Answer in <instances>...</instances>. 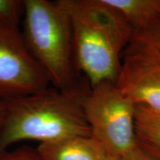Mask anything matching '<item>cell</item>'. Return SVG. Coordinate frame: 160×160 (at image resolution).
Here are the masks:
<instances>
[{
    "label": "cell",
    "mask_w": 160,
    "mask_h": 160,
    "mask_svg": "<svg viewBox=\"0 0 160 160\" xmlns=\"http://www.w3.org/2000/svg\"><path fill=\"white\" fill-rule=\"evenodd\" d=\"M90 88L85 79L68 90L48 87L37 93L6 99L0 151L26 140L46 143L91 136L84 110V100Z\"/></svg>",
    "instance_id": "cell-1"
},
{
    "label": "cell",
    "mask_w": 160,
    "mask_h": 160,
    "mask_svg": "<svg viewBox=\"0 0 160 160\" xmlns=\"http://www.w3.org/2000/svg\"><path fill=\"white\" fill-rule=\"evenodd\" d=\"M71 19L78 70L91 87L117 82L133 30L106 0H62Z\"/></svg>",
    "instance_id": "cell-2"
},
{
    "label": "cell",
    "mask_w": 160,
    "mask_h": 160,
    "mask_svg": "<svg viewBox=\"0 0 160 160\" xmlns=\"http://www.w3.org/2000/svg\"><path fill=\"white\" fill-rule=\"evenodd\" d=\"M21 32L53 87L68 90L85 79L76 63L71 19L62 0H25Z\"/></svg>",
    "instance_id": "cell-3"
},
{
    "label": "cell",
    "mask_w": 160,
    "mask_h": 160,
    "mask_svg": "<svg viewBox=\"0 0 160 160\" xmlns=\"http://www.w3.org/2000/svg\"><path fill=\"white\" fill-rule=\"evenodd\" d=\"M84 110L91 136L110 156L122 157L138 145L136 105L117 82H106L91 87L84 100Z\"/></svg>",
    "instance_id": "cell-4"
},
{
    "label": "cell",
    "mask_w": 160,
    "mask_h": 160,
    "mask_svg": "<svg viewBox=\"0 0 160 160\" xmlns=\"http://www.w3.org/2000/svg\"><path fill=\"white\" fill-rule=\"evenodd\" d=\"M51 85L28 49L19 27L0 23V96L4 99L37 93Z\"/></svg>",
    "instance_id": "cell-5"
},
{
    "label": "cell",
    "mask_w": 160,
    "mask_h": 160,
    "mask_svg": "<svg viewBox=\"0 0 160 160\" xmlns=\"http://www.w3.org/2000/svg\"><path fill=\"white\" fill-rule=\"evenodd\" d=\"M123 54L117 86L136 105L160 116V55L134 39Z\"/></svg>",
    "instance_id": "cell-6"
},
{
    "label": "cell",
    "mask_w": 160,
    "mask_h": 160,
    "mask_svg": "<svg viewBox=\"0 0 160 160\" xmlns=\"http://www.w3.org/2000/svg\"><path fill=\"white\" fill-rule=\"evenodd\" d=\"M42 160H105V148L92 136H79L40 143L37 148Z\"/></svg>",
    "instance_id": "cell-7"
},
{
    "label": "cell",
    "mask_w": 160,
    "mask_h": 160,
    "mask_svg": "<svg viewBox=\"0 0 160 160\" xmlns=\"http://www.w3.org/2000/svg\"><path fill=\"white\" fill-rule=\"evenodd\" d=\"M121 13L133 31L147 28L160 19V0H106Z\"/></svg>",
    "instance_id": "cell-8"
},
{
    "label": "cell",
    "mask_w": 160,
    "mask_h": 160,
    "mask_svg": "<svg viewBox=\"0 0 160 160\" xmlns=\"http://www.w3.org/2000/svg\"><path fill=\"white\" fill-rule=\"evenodd\" d=\"M137 145L160 160V116L143 105H136Z\"/></svg>",
    "instance_id": "cell-9"
},
{
    "label": "cell",
    "mask_w": 160,
    "mask_h": 160,
    "mask_svg": "<svg viewBox=\"0 0 160 160\" xmlns=\"http://www.w3.org/2000/svg\"><path fill=\"white\" fill-rule=\"evenodd\" d=\"M25 6V0H0V23L19 27Z\"/></svg>",
    "instance_id": "cell-10"
},
{
    "label": "cell",
    "mask_w": 160,
    "mask_h": 160,
    "mask_svg": "<svg viewBox=\"0 0 160 160\" xmlns=\"http://www.w3.org/2000/svg\"><path fill=\"white\" fill-rule=\"evenodd\" d=\"M132 39L148 45L160 55V19L142 31L134 32Z\"/></svg>",
    "instance_id": "cell-11"
},
{
    "label": "cell",
    "mask_w": 160,
    "mask_h": 160,
    "mask_svg": "<svg viewBox=\"0 0 160 160\" xmlns=\"http://www.w3.org/2000/svg\"><path fill=\"white\" fill-rule=\"evenodd\" d=\"M0 160H42L37 149L24 146L14 150L0 151Z\"/></svg>",
    "instance_id": "cell-12"
},
{
    "label": "cell",
    "mask_w": 160,
    "mask_h": 160,
    "mask_svg": "<svg viewBox=\"0 0 160 160\" xmlns=\"http://www.w3.org/2000/svg\"><path fill=\"white\" fill-rule=\"evenodd\" d=\"M119 158L121 160H157L139 145L128 153Z\"/></svg>",
    "instance_id": "cell-13"
},
{
    "label": "cell",
    "mask_w": 160,
    "mask_h": 160,
    "mask_svg": "<svg viewBox=\"0 0 160 160\" xmlns=\"http://www.w3.org/2000/svg\"><path fill=\"white\" fill-rule=\"evenodd\" d=\"M6 113V99L0 96V132L2 128Z\"/></svg>",
    "instance_id": "cell-14"
},
{
    "label": "cell",
    "mask_w": 160,
    "mask_h": 160,
    "mask_svg": "<svg viewBox=\"0 0 160 160\" xmlns=\"http://www.w3.org/2000/svg\"><path fill=\"white\" fill-rule=\"evenodd\" d=\"M105 160H121L119 157H113V156H108Z\"/></svg>",
    "instance_id": "cell-15"
}]
</instances>
